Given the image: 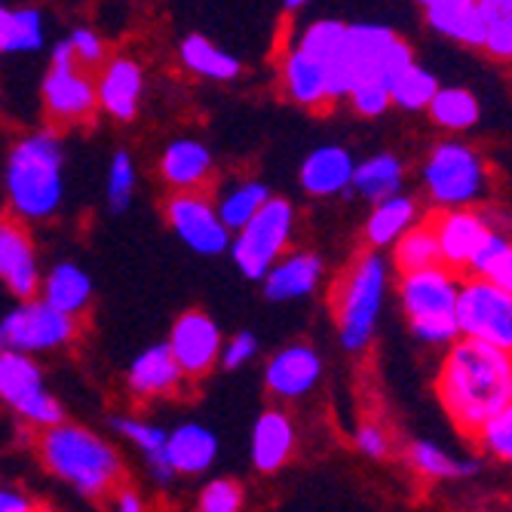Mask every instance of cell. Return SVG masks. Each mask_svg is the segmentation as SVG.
I'll use <instances>...</instances> for the list:
<instances>
[{
    "instance_id": "obj_1",
    "label": "cell",
    "mask_w": 512,
    "mask_h": 512,
    "mask_svg": "<svg viewBox=\"0 0 512 512\" xmlns=\"http://www.w3.org/2000/svg\"><path fill=\"white\" fill-rule=\"evenodd\" d=\"M439 402L463 436H476L512 405V353L457 341L439 368Z\"/></svg>"
},
{
    "instance_id": "obj_11",
    "label": "cell",
    "mask_w": 512,
    "mask_h": 512,
    "mask_svg": "<svg viewBox=\"0 0 512 512\" xmlns=\"http://www.w3.org/2000/svg\"><path fill=\"white\" fill-rule=\"evenodd\" d=\"M169 224L178 240L197 255H218L234 246V237L224 227L218 206H212L203 194H175L166 206Z\"/></svg>"
},
{
    "instance_id": "obj_18",
    "label": "cell",
    "mask_w": 512,
    "mask_h": 512,
    "mask_svg": "<svg viewBox=\"0 0 512 512\" xmlns=\"http://www.w3.org/2000/svg\"><path fill=\"white\" fill-rule=\"evenodd\" d=\"M430 28L445 37H454L467 46L488 43V19L479 0H427L424 4Z\"/></svg>"
},
{
    "instance_id": "obj_22",
    "label": "cell",
    "mask_w": 512,
    "mask_h": 512,
    "mask_svg": "<svg viewBox=\"0 0 512 512\" xmlns=\"http://www.w3.org/2000/svg\"><path fill=\"white\" fill-rule=\"evenodd\" d=\"M142 68L132 59H114L99 77V105L117 117V120H132L138 99H142Z\"/></svg>"
},
{
    "instance_id": "obj_4",
    "label": "cell",
    "mask_w": 512,
    "mask_h": 512,
    "mask_svg": "<svg viewBox=\"0 0 512 512\" xmlns=\"http://www.w3.org/2000/svg\"><path fill=\"white\" fill-rule=\"evenodd\" d=\"M46 470L56 473L62 482H68L83 497H102L114 488L120 479V460L117 451L74 424H62L46 430L37 442Z\"/></svg>"
},
{
    "instance_id": "obj_52",
    "label": "cell",
    "mask_w": 512,
    "mask_h": 512,
    "mask_svg": "<svg viewBox=\"0 0 512 512\" xmlns=\"http://www.w3.org/2000/svg\"><path fill=\"white\" fill-rule=\"evenodd\" d=\"M301 7H304L301 0H286V7H283V10H286V13H295V10H301Z\"/></svg>"
},
{
    "instance_id": "obj_24",
    "label": "cell",
    "mask_w": 512,
    "mask_h": 512,
    "mask_svg": "<svg viewBox=\"0 0 512 512\" xmlns=\"http://www.w3.org/2000/svg\"><path fill=\"white\" fill-rule=\"evenodd\" d=\"M160 172L172 188H181V194H194V188H200L212 172V154L194 138H175L163 151Z\"/></svg>"
},
{
    "instance_id": "obj_6",
    "label": "cell",
    "mask_w": 512,
    "mask_h": 512,
    "mask_svg": "<svg viewBox=\"0 0 512 512\" xmlns=\"http://www.w3.org/2000/svg\"><path fill=\"white\" fill-rule=\"evenodd\" d=\"M387 292V261L375 252L359 255L335 286V322L347 350H365L375 335Z\"/></svg>"
},
{
    "instance_id": "obj_16",
    "label": "cell",
    "mask_w": 512,
    "mask_h": 512,
    "mask_svg": "<svg viewBox=\"0 0 512 512\" xmlns=\"http://www.w3.org/2000/svg\"><path fill=\"white\" fill-rule=\"evenodd\" d=\"M0 279L19 301H34V292L40 289L34 246L16 221H4L0 227Z\"/></svg>"
},
{
    "instance_id": "obj_40",
    "label": "cell",
    "mask_w": 512,
    "mask_h": 512,
    "mask_svg": "<svg viewBox=\"0 0 512 512\" xmlns=\"http://www.w3.org/2000/svg\"><path fill=\"white\" fill-rule=\"evenodd\" d=\"M479 442L491 457L512 463V405L503 414H497L494 421L479 433Z\"/></svg>"
},
{
    "instance_id": "obj_32",
    "label": "cell",
    "mask_w": 512,
    "mask_h": 512,
    "mask_svg": "<svg viewBox=\"0 0 512 512\" xmlns=\"http://www.w3.org/2000/svg\"><path fill=\"white\" fill-rule=\"evenodd\" d=\"M43 46V16L34 7L0 10V50L34 53Z\"/></svg>"
},
{
    "instance_id": "obj_50",
    "label": "cell",
    "mask_w": 512,
    "mask_h": 512,
    "mask_svg": "<svg viewBox=\"0 0 512 512\" xmlns=\"http://www.w3.org/2000/svg\"><path fill=\"white\" fill-rule=\"evenodd\" d=\"M34 503L22 494V491H13V488H4L0 494V512H28Z\"/></svg>"
},
{
    "instance_id": "obj_23",
    "label": "cell",
    "mask_w": 512,
    "mask_h": 512,
    "mask_svg": "<svg viewBox=\"0 0 512 512\" xmlns=\"http://www.w3.org/2000/svg\"><path fill=\"white\" fill-rule=\"evenodd\" d=\"M295 448V427L283 411H264L252 427V463L261 473H273Z\"/></svg>"
},
{
    "instance_id": "obj_35",
    "label": "cell",
    "mask_w": 512,
    "mask_h": 512,
    "mask_svg": "<svg viewBox=\"0 0 512 512\" xmlns=\"http://www.w3.org/2000/svg\"><path fill=\"white\" fill-rule=\"evenodd\" d=\"M430 117L442 126V129H451V132H460V129H470L476 126L479 120V102L473 92L467 89H457V86H442L436 102L430 105Z\"/></svg>"
},
{
    "instance_id": "obj_26",
    "label": "cell",
    "mask_w": 512,
    "mask_h": 512,
    "mask_svg": "<svg viewBox=\"0 0 512 512\" xmlns=\"http://www.w3.org/2000/svg\"><path fill=\"white\" fill-rule=\"evenodd\" d=\"M43 301L68 313V316H77L86 310L89 298H92V279L71 261H62L56 264L50 273L43 276Z\"/></svg>"
},
{
    "instance_id": "obj_41",
    "label": "cell",
    "mask_w": 512,
    "mask_h": 512,
    "mask_svg": "<svg viewBox=\"0 0 512 512\" xmlns=\"http://www.w3.org/2000/svg\"><path fill=\"white\" fill-rule=\"evenodd\" d=\"M243 509V491L230 479H215L200 494V512H240Z\"/></svg>"
},
{
    "instance_id": "obj_46",
    "label": "cell",
    "mask_w": 512,
    "mask_h": 512,
    "mask_svg": "<svg viewBox=\"0 0 512 512\" xmlns=\"http://www.w3.org/2000/svg\"><path fill=\"white\" fill-rule=\"evenodd\" d=\"M485 50L497 59H512V16L497 19L488 25V43Z\"/></svg>"
},
{
    "instance_id": "obj_36",
    "label": "cell",
    "mask_w": 512,
    "mask_h": 512,
    "mask_svg": "<svg viewBox=\"0 0 512 512\" xmlns=\"http://www.w3.org/2000/svg\"><path fill=\"white\" fill-rule=\"evenodd\" d=\"M408 460L417 473H424L430 479H460L476 473V460H463V457L457 460L433 442H414L408 448Z\"/></svg>"
},
{
    "instance_id": "obj_34",
    "label": "cell",
    "mask_w": 512,
    "mask_h": 512,
    "mask_svg": "<svg viewBox=\"0 0 512 512\" xmlns=\"http://www.w3.org/2000/svg\"><path fill=\"white\" fill-rule=\"evenodd\" d=\"M347 37H350V25H344L338 19H316L313 25L304 28V34L298 40V50L329 68L341 59Z\"/></svg>"
},
{
    "instance_id": "obj_42",
    "label": "cell",
    "mask_w": 512,
    "mask_h": 512,
    "mask_svg": "<svg viewBox=\"0 0 512 512\" xmlns=\"http://www.w3.org/2000/svg\"><path fill=\"white\" fill-rule=\"evenodd\" d=\"M350 102L362 117H381L393 105V92L381 83H362L350 96Z\"/></svg>"
},
{
    "instance_id": "obj_19",
    "label": "cell",
    "mask_w": 512,
    "mask_h": 512,
    "mask_svg": "<svg viewBox=\"0 0 512 512\" xmlns=\"http://www.w3.org/2000/svg\"><path fill=\"white\" fill-rule=\"evenodd\" d=\"M184 378L169 344H154L142 350L129 365V390L135 396H166L175 393Z\"/></svg>"
},
{
    "instance_id": "obj_12",
    "label": "cell",
    "mask_w": 512,
    "mask_h": 512,
    "mask_svg": "<svg viewBox=\"0 0 512 512\" xmlns=\"http://www.w3.org/2000/svg\"><path fill=\"white\" fill-rule=\"evenodd\" d=\"M166 344L184 375H203V371L215 365V359H221V350H224L221 329L215 325V319H209L200 310L181 313L172 325Z\"/></svg>"
},
{
    "instance_id": "obj_49",
    "label": "cell",
    "mask_w": 512,
    "mask_h": 512,
    "mask_svg": "<svg viewBox=\"0 0 512 512\" xmlns=\"http://www.w3.org/2000/svg\"><path fill=\"white\" fill-rule=\"evenodd\" d=\"M53 68L56 71H74L77 68V50H74V43H71V37L68 40H59L56 46H53Z\"/></svg>"
},
{
    "instance_id": "obj_13",
    "label": "cell",
    "mask_w": 512,
    "mask_h": 512,
    "mask_svg": "<svg viewBox=\"0 0 512 512\" xmlns=\"http://www.w3.org/2000/svg\"><path fill=\"white\" fill-rule=\"evenodd\" d=\"M436 237H439V246H442V264L448 270H470L479 246L488 240L491 234V221L482 215V212H473V209H448L442 212L436 221Z\"/></svg>"
},
{
    "instance_id": "obj_2",
    "label": "cell",
    "mask_w": 512,
    "mask_h": 512,
    "mask_svg": "<svg viewBox=\"0 0 512 512\" xmlns=\"http://www.w3.org/2000/svg\"><path fill=\"white\" fill-rule=\"evenodd\" d=\"M7 200L16 218L43 221L62 203V142L56 132H31L13 145L4 169Z\"/></svg>"
},
{
    "instance_id": "obj_48",
    "label": "cell",
    "mask_w": 512,
    "mask_h": 512,
    "mask_svg": "<svg viewBox=\"0 0 512 512\" xmlns=\"http://www.w3.org/2000/svg\"><path fill=\"white\" fill-rule=\"evenodd\" d=\"M482 279H491V283H494L497 289H503V292L512 295V243H509V249L494 261V267H491Z\"/></svg>"
},
{
    "instance_id": "obj_17",
    "label": "cell",
    "mask_w": 512,
    "mask_h": 512,
    "mask_svg": "<svg viewBox=\"0 0 512 512\" xmlns=\"http://www.w3.org/2000/svg\"><path fill=\"white\" fill-rule=\"evenodd\" d=\"M356 166L359 163H353V157L338 145L316 148L301 163V188L313 197H335L353 188Z\"/></svg>"
},
{
    "instance_id": "obj_10",
    "label": "cell",
    "mask_w": 512,
    "mask_h": 512,
    "mask_svg": "<svg viewBox=\"0 0 512 512\" xmlns=\"http://www.w3.org/2000/svg\"><path fill=\"white\" fill-rule=\"evenodd\" d=\"M77 332L74 316L50 307L43 298L16 304L0 319V344L13 353H46L65 347Z\"/></svg>"
},
{
    "instance_id": "obj_14",
    "label": "cell",
    "mask_w": 512,
    "mask_h": 512,
    "mask_svg": "<svg viewBox=\"0 0 512 512\" xmlns=\"http://www.w3.org/2000/svg\"><path fill=\"white\" fill-rule=\"evenodd\" d=\"M43 105L53 120L77 123L99 108V83L74 71H50L43 77Z\"/></svg>"
},
{
    "instance_id": "obj_45",
    "label": "cell",
    "mask_w": 512,
    "mask_h": 512,
    "mask_svg": "<svg viewBox=\"0 0 512 512\" xmlns=\"http://www.w3.org/2000/svg\"><path fill=\"white\" fill-rule=\"evenodd\" d=\"M71 43H74V50H77V62L80 65H99L105 59V43L96 31H89V28H77L71 34Z\"/></svg>"
},
{
    "instance_id": "obj_8",
    "label": "cell",
    "mask_w": 512,
    "mask_h": 512,
    "mask_svg": "<svg viewBox=\"0 0 512 512\" xmlns=\"http://www.w3.org/2000/svg\"><path fill=\"white\" fill-rule=\"evenodd\" d=\"M457 325L463 341L512 353V295L482 276L463 279Z\"/></svg>"
},
{
    "instance_id": "obj_28",
    "label": "cell",
    "mask_w": 512,
    "mask_h": 512,
    "mask_svg": "<svg viewBox=\"0 0 512 512\" xmlns=\"http://www.w3.org/2000/svg\"><path fill=\"white\" fill-rule=\"evenodd\" d=\"M402 188V163L393 154H378V157H368L356 166V178H353V191L362 200L371 203H384L390 197H399Z\"/></svg>"
},
{
    "instance_id": "obj_43",
    "label": "cell",
    "mask_w": 512,
    "mask_h": 512,
    "mask_svg": "<svg viewBox=\"0 0 512 512\" xmlns=\"http://www.w3.org/2000/svg\"><path fill=\"white\" fill-rule=\"evenodd\" d=\"M509 234H503V230H491L488 234V240L479 246V252H476V258H473V264H470V273L473 276H485L491 267H494V261L509 249Z\"/></svg>"
},
{
    "instance_id": "obj_37",
    "label": "cell",
    "mask_w": 512,
    "mask_h": 512,
    "mask_svg": "<svg viewBox=\"0 0 512 512\" xmlns=\"http://www.w3.org/2000/svg\"><path fill=\"white\" fill-rule=\"evenodd\" d=\"M439 80L424 71V68H417L411 65L396 83H393V105H399L402 111H430V105L436 102L439 96Z\"/></svg>"
},
{
    "instance_id": "obj_25",
    "label": "cell",
    "mask_w": 512,
    "mask_h": 512,
    "mask_svg": "<svg viewBox=\"0 0 512 512\" xmlns=\"http://www.w3.org/2000/svg\"><path fill=\"white\" fill-rule=\"evenodd\" d=\"M283 83L289 96L304 108H322L325 102H332L329 68L310 59L307 53H301L298 46L283 62Z\"/></svg>"
},
{
    "instance_id": "obj_9",
    "label": "cell",
    "mask_w": 512,
    "mask_h": 512,
    "mask_svg": "<svg viewBox=\"0 0 512 512\" xmlns=\"http://www.w3.org/2000/svg\"><path fill=\"white\" fill-rule=\"evenodd\" d=\"M292 224H295V209L289 200L273 197L255 221H249L240 234L234 237L230 255L240 273L246 279H267V273L283 261V249L289 246L292 237Z\"/></svg>"
},
{
    "instance_id": "obj_29",
    "label": "cell",
    "mask_w": 512,
    "mask_h": 512,
    "mask_svg": "<svg viewBox=\"0 0 512 512\" xmlns=\"http://www.w3.org/2000/svg\"><path fill=\"white\" fill-rule=\"evenodd\" d=\"M393 261H396V270H399L402 276L445 267V264H442V246H439V237H436L433 221L411 227L408 234L396 243Z\"/></svg>"
},
{
    "instance_id": "obj_33",
    "label": "cell",
    "mask_w": 512,
    "mask_h": 512,
    "mask_svg": "<svg viewBox=\"0 0 512 512\" xmlns=\"http://www.w3.org/2000/svg\"><path fill=\"white\" fill-rule=\"evenodd\" d=\"M273 197H270V191H267V184H261V181H243V184H237V188H230L224 197H221V203H218V215H221V221H224V227L227 230H240L249 224V221H255L258 215H261V209L270 203Z\"/></svg>"
},
{
    "instance_id": "obj_27",
    "label": "cell",
    "mask_w": 512,
    "mask_h": 512,
    "mask_svg": "<svg viewBox=\"0 0 512 512\" xmlns=\"http://www.w3.org/2000/svg\"><path fill=\"white\" fill-rule=\"evenodd\" d=\"M411 227H417V203L399 194L371 209L365 221V237L371 246H396Z\"/></svg>"
},
{
    "instance_id": "obj_5",
    "label": "cell",
    "mask_w": 512,
    "mask_h": 512,
    "mask_svg": "<svg viewBox=\"0 0 512 512\" xmlns=\"http://www.w3.org/2000/svg\"><path fill=\"white\" fill-rule=\"evenodd\" d=\"M460 289L463 283H457L454 270L448 267L399 276V298L411 335L424 344H457Z\"/></svg>"
},
{
    "instance_id": "obj_21",
    "label": "cell",
    "mask_w": 512,
    "mask_h": 512,
    "mask_svg": "<svg viewBox=\"0 0 512 512\" xmlns=\"http://www.w3.org/2000/svg\"><path fill=\"white\" fill-rule=\"evenodd\" d=\"M166 457L181 476H197L212 467L218 457V436L203 424H181L169 433Z\"/></svg>"
},
{
    "instance_id": "obj_31",
    "label": "cell",
    "mask_w": 512,
    "mask_h": 512,
    "mask_svg": "<svg viewBox=\"0 0 512 512\" xmlns=\"http://www.w3.org/2000/svg\"><path fill=\"white\" fill-rule=\"evenodd\" d=\"M181 62L188 71L209 77V80H234L240 74V62L230 53L218 50L215 43H209L200 34H191L181 40Z\"/></svg>"
},
{
    "instance_id": "obj_39",
    "label": "cell",
    "mask_w": 512,
    "mask_h": 512,
    "mask_svg": "<svg viewBox=\"0 0 512 512\" xmlns=\"http://www.w3.org/2000/svg\"><path fill=\"white\" fill-rule=\"evenodd\" d=\"M132 191H135V169H132V157L126 151H117L108 169V206L120 215L129 209L132 203Z\"/></svg>"
},
{
    "instance_id": "obj_47",
    "label": "cell",
    "mask_w": 512,
    "mask_h": 512,
    "mask_svg": "<svg viewBox=\"0 0 512 512\" xmlns=\"http://www.w3.org/2000/svg\"><path fill=\"white\" fill-rule=\"evenodd\" d=\"M356 448L362 454H368V457H384L387 448H390V439H387V433L378 424H362L356 430Z\"/></svg>"
},
{
    "instance_id": "obj_51",
    "label": "cell",
    "mask_w": 512,
    "mask_h": 512,
    "mask_svg": "<svg viewBox=\"0 0 512 512\" xmlns=\"http://www.w3.org/2000/svg\"><path fill=\"white\" fill-rule=\"evenodd\" d=\"M114 512H145L142 497H138L135 491H120L117 500H114Z\"/></svg>"
},
{
    "instance_id": "obj_3",
    "label": "cell",
    "mask_w": 512,
    "mask_h": 512,
    "mask_svg": "<svg viewBox=\"0 0 512 512\" xmlns=\"http://www.w3.org/2000/svg\"><path fill=\"white\" fill-rule=\"evenodd\" d=\"M414 65L411 50L402 37H396L384 25H350V37L344 53L335 65H329V89L332 99H350L362 83H381L393 89V83Z\"/></svg>"
},
{
    "instance_id": "obj_53",
    "label": "cell",
    "mask_w": 512,
    "mask_h": 512,
    "mask_svg": "<svg viewBox=\"0 0 512 512\" xmlns=\"http://www.w3.org/2000/svg\"><path fill=\"white\" fill-rule=\"evenodd\" d=\"M28 512H53V509H43V506H31Z\"/></svg>"
},
{
    "instance_id": "obj_30",
    "label": "cell",
    "mask_w": 512,
    "mask_h": 512,
    "mask_svg": "<svg viewBox=\"0 0 512 512\" xmlns=\"http://www.w3.org/2000/svg\"><path fill=\"white\" fill-rule=\"evenodd\" d=\"M43 393V371L25 353L4 350L0 356V396L10 408H19L25 399Z\"/></svg>"
},
{
    "instance_id": "obj_20",
    "label": "cell",
    "mask_w": 512,
    "mask_h": 512,
    "mask_svg": "<svg viewBox=\"0 0 512 512\" xmlns=\"http://www.w3.org/2000/svg\"><path fill=\"white\" fill-rule=\"evenodd\" d=\"M322 279V258L313 252H295L279 261L267 279H264V295L270 301H295L310 295Z\"/></svg>"
},
{
    "instance_id": "obj_7",
    "label": "cell",
    "mask_w": 512,
    "mask_h": 512,
    "mask_svg": "<svg viewBox=\"0 0 512 512\" xmlns=\"http://www.w3.org/2000/svg\"><path fill=\"white\" fill-rule=\"evenodd\" d=\"M424 188L439 206L467 209L470 203L485 197L488 169L473 148L460 142H442L430 151L424 163Z\"/></svg>"
},
{
    "instance_id": "obj_15",
    "label": "cell",
    "mask_w": 512,
    "mask_h": 512,
    "mask_svg": "<svg viewBox=\"0 0 512 512\" xmlns=\"http://www.w3.org/2000/svg\"><path fill=\"white\" fill-rule=\"evenodd\" d=\"M319 375H322V359L313 347H304V344H292L286 350H279L264 368L267 390L279 399H298L310 393Z\"/></svg>"
},
{
    "instance_id": "obj_38",
    "label": "cell",
    "mask_w": 512,
    "mask_h": 512,
    "mask_svg": "<svg viewBox=\"0 0 512 512\" xmlns=\"http://www.w3.org/2000/svg\"><path fill=\"white\" fill-rule=\"evenodd\" d=\"M114 430L120 436H126L132 445H138L145 451L148 463L154 460H169L166 457V445H169V433L154 427V424H145V421H135V417H114Z\"/></svg>"
},
{
    "instance_id": "obj_44",
    "label": "cell",
    "mask_w": 512,
    "mask_h": 512,
    "mask_svg": "<svg viewBox=\"0 0 512 512\" xmlns=\"http://www.w3.org/2000/svg\"><path fill=\"white\" fill-rule=\"evenodd\" d=\"M255 353H258L255 335H252V332H240V335H234V338H230V341L224 344V350H221V365H224V368H240V365H246Z\"/></svg>"
}]
</instances>
